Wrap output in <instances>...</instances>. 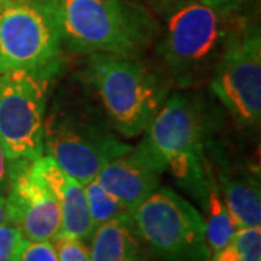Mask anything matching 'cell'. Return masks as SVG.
Returning <instances> with one entry per match:
<instances>
[{"label":"cell","instance_id":"obj_10","mask_svg":"<svg viewBox=\"0 0 261 261\" xmlns=\"http://www.w3.org/2000/svg\"><path fill=\"white\" fill-rule=\"evenodd\" d=\"M10 222L29 241H53L61 229L56 196L31 170V163H10L8 190Z\"/></svg>","mask_w":261,"mask_h":261},{"label":"cell","instance_id":"obj_19","mask_svg":"<svg viewBox=\"0 0 261 261\" xmlns=\"http://www.w3.org/2000/svg\"><path fill=\"white\" fill-rule=\"evenodd\" d=\"M15 261H60L51 241L22 240Z\"/></svg>","mask_w":261,"mask_h":261},{"label":"cell","instance_id":"obj_15","mask_svg":"<svg viewBox=\"0 0 261 261\" xmlns=\"http://www.w3.org/2000/svg\"><path fill=\"white\" fill-rule=\"evenodd\" d=\"M206 176L209 185L205 203L206 214H207V219L205 221L206 243L211 252H216L224 248L232 240L237 228L226 211V206L219 195V190L215 185V180L207 166H206Z\"/></svg>","mask_w":261,"mask_h":261},{"label":"cell","instance_id":"obj_18","mask_svg":"<svg viewBox=\"0 0 261 261\" xmlns=\"http://www.w3.org/2000/svg\"><path fill=\"white\" fill-rule=\"evenodd\" d=\"M53 245L60 261H90V251L87 245L79 238L57 233L53 240Z\"/></svg>","mask_w":261,"mask_h":261},{"label":"cell","instance_id":"obj_24","mask_svg":"<svg viewBox=\"0 0 261 261\" xmlns=\"http://www.w3.org/2000/svg\"><path fill=\"white\" fill-rule=\"evenodd\" d=\"M151 2H163V3H167V2H171V0H151Z\"/></svg>","mask_w":261,"mask_h":261},{"label":"cell","instance_id":"obj_23","mask_svg":"<svg viewBox=\"0 0 261 261\" xmlns=\"http://www.w3.org/2000/svg\"><path fill=\"white\" fill-rule=\"evenodd\" d=\"M203 5H207L211 8H215V9H222L228 10L229 8H232V5L237 2V0H197Z\"/></svg>","mask_w":261,"mask_h":261},{"label":"cell","instance_id":"obj_2","mask_svg":"<svg viewBox=\"0 0 261 261\" xmlns=\"http://www.w3.org/2000/svg\"><path fill=\"white\" fill-rule=\"evenodd\" d=\"M64 51L74 56L140 57L160 35L152 15L134 0H58Z\"/></svg>","mask_w":261,"mask_h":261},{"label":"cell","instance_id":"obj_16","mask_svg":"<svg viewBox=\"0 0 261 261\" xmlns=\"http://www.w3.org/2000/svg\"><path fill=\"white\" fill-rule=\"evenodd\" d=\"M84 192L94 228L115 219H132V215L108 190H105L96 178L84 185Z\"/></svg>","mask_w":261,"mask_h":261},{"label":"cell","instance_id":"obj_14","mask_svg":"<svg viewBox=\"0 0 261 261\" xmlns=\"http://www.w3.org/2000/svg\"><path fill=\"white\" fill-rule=\"evenodd\" d=\"M92 235L90 261H142L132 219H115L99 225Z\"/></svg>","mask_w":261,"mask_h":261},{"label":"cell","instance_id":"obj_3","mask_svg":"<svg viewBox=\"0 0 261 261\" xmlns=\"http://www.w3.org/2000/svg\"><path fill=\"white\" fill-rule=\"evenodd\" d=\"M86 86L93 90L108 119L123 138H137L148 128L167 99V80L138 57L87 56Z\"/></svg>","mask_w":261,"mask_h":261},{"label":"cell","instance_id":"obj_8","mask_svg":"<svg viewBox=\"0 0 261 261\" xmlns=\"http://www.w3.org/2000/svg\"><path fill=\"white\" fill-rule=\"evenodd\" d=\"M212 93L241 128L261 118V38L254 25L235 23L209 79Z\"/></svg>","mask_w":261,"mask_h":261},{"label":"cell","instance_id":"obj_11","mask_svg":"<svg viewBox=\"0 0 261 261\" xmlns=\"http://www.w3.org/2000/svg\"><path fill=\"white\" fill-rule=\"evenodd\" d=\"M166 170L164 161L144 138L138 145L109 161L94 178L132 215L159 189Z\"/></svg>","mask_w":261,"mask_h":261},{"label":"cell","instance_id":"obj_5","mask_svg":"<svg viewBox=\"0 0 261 261\" xmlns=\"http://www.w3.org/2000/svg\"><path fill=\"white\" fill-rule=\"evenodd\" d=\"M64 63L58 0H0V73L54 79Z\"/></svg>","mask_w":261,"mask_h":261},{"label":"cell","instance_id":"obj_13","mask_svg":"<svg viewBox=\"0 0 261 261\" xmlns=\"http://www.w3.org/2000/svg\"><path fill=\"white\" fill-rule=\"evenodd\" d=\"M31 170L56 196L61 209V229L58 233L70 235L82 241L92 238L94 225L89 214L84 186L68 176L54 160L42 155L31 163Z\"/></svg>","mask_w":261,"mask_h":261},{"label":"cell","instance_id":"obj_1","mask_svg":"<svg viewBox=\"0 0 261 261\" xmlns=\"http://www.w3.org/2000/svg\"><path fill=\"white\" fill-rule=\"evenodd\" d=\"M116 134L102 106L89 94L64 89L45 113L44 155L84 186L109 161L130 149Z\"/></svg>","mask_w":261,"mask_h":261},{"label":"cell","instance_id":"obj_20","mask_svg":"<svg viewBox=\"0 0 261 261\" xmlns=\"http://www.w3.org/2000/svg\"><path fill=\"white\" fill-rule=\"evenodd\" d=\"M23 237L15 225H0V261H15Z\"/></svg>","mask_w":261,"mask_h":261},{"label":"cell","instance_id":"obj_21","mask_svg":"<svg viewBox=\"0 0 261 261\" xmlns=\"http://www.w3.org/2000/svg\"><path fill=\"white\" fill-rule=\"evenodd\" d=\"M10 185V161L0 144V196L8 195Z\"/></svg>","mask_w":261,"mask_h":261},{"label":"cell","instance_id":"obj_22","mask_svg":"<svg viewBox=\"0 0 261 261\" xmlns=\"http://www.w3.org/2000/svg\"><path fill=\"white\" fill-rule=\"evenodd\" d=\"M12 224L10 222V207L8 197L0 196V225Z\"/></svg>","mask_w":261,"mask_h":261},{"label":"cell","instance_id":"obj_6","mask_svg":"<svg viewBox=\"0 0 261 261\" xmlns=\"http://www.w3.org/2000/svg\"><path fill=\"white\" fill-rule=\"evenodd\" d=\"M207 116L203 102L192 93L171 94L145 129L149 145L177 183L205 207L207 196L205 145Z\"/></svg>","mask_w":261,"mask_h":261},{"label":"cell","instance_id":"obj_12","mask_svg":"<svg viewBox=\"0 0 261 261\" xmlns=\"http://www.w3.org/2000/svg\"><path fill=\"white\" fill-rule=\"evenodd\" d=\"M206 166L237 229L261 224V190L258 168L232 160L218 142L206 141Z\"/></svg>","mask_w":261,"mask_h":261},{"label":"cell","instance_id":"obj_4","mask_svg":"<svg viewBox=\"0 0 261 261\" xmlns=\"http://www.w3.org/2000/svg\"><path fill=\"white\" fill-rule=\"evenodd\" d=\"M224 12L192 0L170 13L159 45L167 82L186 89L212 74L235 27Z\"/></svg>","mask_w":261,"mask_h":261},{"label":"cell","instance_id":"obj_17","mask_svg":"<svg viewBox=\"0 0 261 261\" xmlns=\"http://www.w3.org/2000/svg\"><path fill=\"white\" fill-rule=\"evenodd\" d=\"M209 261H261V228H240Z\"/></svg>","mask_w":261,"mask_h":261},{"label":"cell","instance_id":"obj_7","mask_svg":"<svg viewBox=\"0 0 261 261\" xmlns=\"http://www.w3.org/2000/svg\"><path fill=\"white\" fill-rule=\"evenodd\" d=\"M135 231L160 261H209L205 219L183 196L159 187L132 212Z\"/></svg>","mask_w":261,"mask_h":261},{"label":"cell","instance_id":"obj_9","mask_svg":"<svg viewBox=\"0 0 261 261\" xmlns=\"http://www.w3.org/2000/svg\"><path fill=\"white\" fill-rule=\"evenodd\" d=\"M51 79L28 71L0 73V144L10 163L44 155V122Z\"/></svg>","mask_w":261,"mask_h":261}]
</instances>
